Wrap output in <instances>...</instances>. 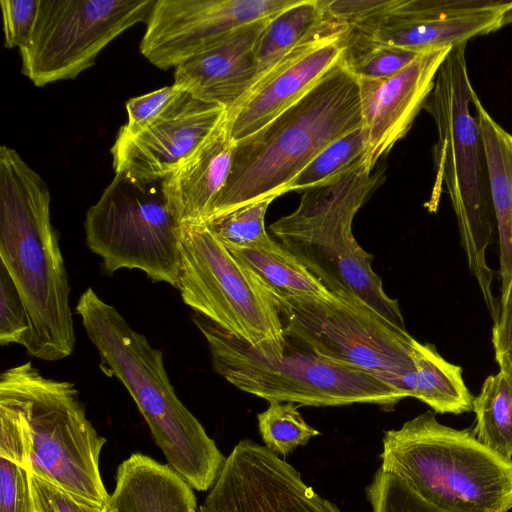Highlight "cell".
I'll list each match as a JSON object with an SVG mask.
<instances>
[{"instance_id": "e0dca14e", "label": "cell", "mask_w": 512, "mask_h": 512, "mask_svg": "<svg viewBox=\"0 0 512 512\" xmlns=\"http://www.w3.org/2000/svg\"><path fill=\"white\" fill-rule=\"evenodd\" d=\"M221 106L180 91L166 109L138 133H119L111 148L115 173L164 178L189 157L226 117Z\"/></svg>"}, {"instance_id": "44dd1931", "label": "cell", "mask_w": 512, "mask_h": 512, "mask_svg": "<svg viewBox=\"0 0 512 512\" xmlns=\"http://www.w3.org/2000/svg\"><path fill=\"white\" fill-rule=\"evenodd\" d=\"M193 488L170 465L135 453L116 473L109 512H196Z\"/></svg>"}, {"instance_id": "74e56055", "label": "cell", "mask_w": 512, "mask_h": 512, "mask_svg": "<svg viewBox=\"0 0 512 512\" xmlns=\"http://www.w3.org/2000/svg\"><path fill=\"white\" fill-rule=\"evenodd\" d=\"M512 23V3L511 5L503 12L500 19V27Z\"/></svg>"}, {"instance_id": "83f0119b", "label": "cell", "mask_w": 512, "mask_h": 512, "mask_svg": "<svg viewBox=\"0 0 512 512\" xmlns=\"http://www.w3.org/2000/svg\"><path fill=\"white\" fill-rule=\"evenodd\" d=\"M419 55L407 49L367 41L348 31L344 63L358 80H378L398 73Z\"/></svg>"}, {"instance_id": "d6a6232c", "label": "cell", "mask_w": 512, "mask_h": 512, "mask_svg": "<svg viewBox=\"0 0 512 512\" xmlns=\"http://www.w3.org/2000/svg\"><path fill=\"white\" fill-rule=\"evenodd\" d=\"M0 512H36L31 472L0 457Z\"/></svg>"}, {"instance_id": "e575fe53", "label": "cell", "mask_w": 512, "mask_h": 512, "mask_svg": "<svg viewBox=\"0 0 512 512\" xmlns=\"http://www.w3.org/2000/svg\"><path fill=\"white\" fill-rule=\"evenodd\" d=\"M180 91L173 84L129 99L126 103L128 120L119 133L131 135L143 130L166 109Z\"/></svg>"}, {"instance_id": "d4e9b609", "label": "cell", "mask_w": 512, "mask_h": 512, "mask_svg": "<svg viewBox=\"0 0 512 512\" xmlns=\"http://www.w3.org/2000/svg\"><path fill=\"white\" fill-rule=\"evenodd\" d=\"M325 17L324 0H298L273 17L256 47V74L249 90Z\"/></svg>"}, {"instance_id": "6da1fadb", "label": "cell", "mask_w": 512, "mask_h": 512, "mask_svg": "<svg viewBox=\"0 0 512 512\" xmlns=\"http://www.w3.org/2000/svg\"><path fill=\"white\" fill-rule=\"evenodd\" d=\"M46 182L6 145L0 148V263L26 307L31 356L58 361L75 346L70 285L50 216Z\"/></svg>"}, {"instance_id": "9c48e42d", "label": "cell", "mask_w": 512, "mask_h": 512, "mask_svg": "<svg viewBox=\"0 0 512 512\" xmlns=\"http://www.w3.org/2000/svg\"><path fill=\"white\" fill-rule=\"evenodd\" d=\"M180 251L183 302L261 355L282 357L287 339L273 290L203 223L181 226Z\"/></svg>"}, {"instance_id": "8fae6325", "label": "cell", "mask_w": 512, "mask_h": 512, "mask_svg": "<svg viewBox=\"0 0 512 512\" xmlns=\"http://www.w3.org/2000/svg\"><path fill=\"white\" fill-rule=\"evenodd\" d=\"M275 296L290 343L363 369L392 386L414 370L417 340L351 292Z\"/></svg>"}, {"instance_id": "52a82bcc", "label": "cell", "mask_w": 512, "mask_h": 512, "mask_svg": "<svg viewBox=\"0 0 512 512\" xmlns=\"http://www.w3.org/2000/svg\"><path fill=\"white\" fill-rule=\"evenodd\" d=\"M0 398L19 412L32 474L107 508L99 458L106 439L86 416L75 385L43 376L30 362L0 376Z\"/></svg>"}, {"instance_id": "4316f807", "label": "cell", "mask_w": 512, "mask_h": 512, "mask_svg": "<svg viewBox=\"0 0 512 512\" xmlns=\"http://www.w3.org/2000/svg\"><path fill=\"white\" fill-rule=\"evenodd\" d=\"M368 131L364 125L336 140L319 153L285 188L306 189L325 182L365 161Z\"/></svg>"}, {"instance_id": "cb8c5ba5", "label": "cell", "mask_w": 512, "mask_h": 512, "mask_svg": "<svg viewBox=\"0 0 512 512\" xmlns=\"http://www.w3.org/2000/svg\"><path fill=\"white\" fill-rule=\"evenodd\" d=\"M228 250L275 294L304 296L330 294L303 263L270 235L256 245Z\"/></svg>"}, {"instance_id": "ba28073f", "label": "cell", "mask_w": 512, "mask_h": 512, "mask_svg": "<svg viewBox=\"0 0 512 512\" xmlns=\"http://www.w3.org/2000/svg\"><path fill=\"white\" fill-rule=\"evenodd\" d=\"M193 321L207 341L214 370L239 390L268 402L316 407L363 403L390 410L407 398L363 369L321 357L288 340L282 357H265L205 317L197 314Z\"/></svg>"}, {"instance_id": "7a4b0ae2", "label": "cell", "mask_w": 512, "mask_h": 512, "mask_svg": "<svg viewBox=\"0 0 512 512\" xmlns=\"http://www.w3.org/2000/svg\"><path fill=\"white\" fill-rule=\"evenodd\" d=\"M75 310L99 353L102 370L125 386L168 464L193 489L211 488L226 458L178 398L162 352L91 287Z\"/></svg>"}, {"instance_id": "8d00e7d4", "label": "cell", "mask_w": 512, "mask_h": 512, "mask_svg": "<svg viewBox=\"0 0 512 512\" xmlns=\"http://www.w3.org/2000/svg\"><path fill=\"white\" fill-rule=\"evenodd\" d=\"M492 344L499 371L512 378V288L500 301L499 315L492 329Z\"/></svg>"}, {"instance_id": "f35d334b", "label": "cell", "mask_w": 512, "mask_h": 512, "mask_svg": "<svg viewBox=\"0 0 512 512\" xmlns=\"http://www.w3.org/2000/svg\"><path fill=\"white\" fill-rule=\"evenodd\" d=\"M107 512H109V511H107Z\"/></svg>"}, {"instance_id": "ffe728a7", "label": "cell", "mask_w": 512, "mask_h": 512, "mask_svg": "<svg viewBox=\"0 0 512 512\" xmlns=\"http://www.w3.org/2000/svg\"><path fill=\"white\" fill-rule=\"evenodd\" d=\"M234 148L225 117L189 157L164 177L166 196L181 225L206 221L227 181Z\"/></svg>"}, {"instance_id": "1f68e13d", "label": "cell", "mask_w": 512, "mask_h": 512, "mask_svg": "<svg viewBox=\"0 0 512 512\" xmlns=\"http://www.w3.org/2000/svg\"><path fill=\"white\" fill-rule=\"evenodd\" d=\"M31 324L26 307L5 267L0 263V344L26 347Z\"/></svg>"}, {"instance_id": "5bb4252c", "label": "cell", "mask_w": 512, "mask_h": 512, "mask_svg": "<svg viewBox=\"0 0 512 512\" xmlns=\"http://www.w3.org/2000/svg\"><path fill=\"white\" fill-rule=\"evenodd\" d=\"M198 512H341L267 447L238 442Z\"/></svg>"}, {"instance_id": "ac0fdd59", "label": "cell", "mask_w": 512, "mask_h": 512, "mask_svg": "<svg viewBox=\"0 0 512 512\" xmlns=\"http://www.w3.org/2000/svg\"><path fill=\"white\" fill-rule=\"evenodd\" d=\"M451 49L422 53L388 78L358 80L363 125L368 131L364 162L370 170L409 131Z\"/></svg>"}, {"instance_id": "f1b7e54d", "label": "cell", "mask_w": 512, "mask_h": 512, "mask_svg": "<svg viewBox=\"0 0 512 512\" xmlns=\"http://www.w3.org/2000/svg\"><path fill=\"white\" fill-rule=\"evenodd\" d=\"M257 419L265 447L284 457L320 434L303 419L298 406L292 402H269Z\"/></svg>"}, {"instance_id": "d6986e66", "label": "cell", "mask_w": 512, "mask_h": 512, "mask_svg": "<svg viewBox=\"0 0 512 512\" xmlns=\"http://www.w3.org/2000/svg\"><path fill=\"white\" fill-rule=\"evenodd\" d=\"M272 18L242 25L181 63L173 84L202 102L229 110L252 85L256 47Z\"/></svg>"}, {"instance_id": "5b68a950", "label": "cell", "mask_w": 512, "mask_h": 512, "mask_svg": "<svg viewBox=\"0 0 512 512\" xmlns=\"http://www.w3.org/2000/svg\"><path fill=\"white\" fill-rule=\"evenodd\" d=\"M383 171L365 162L304 189L298 207L269 226V231L329 292L348 291L379 314L405 328L398 301L383 289L366 252L352 232L353 219L380 185Z\"/></svg>"}, {"instance_id": "4dcf8cb0", "label": "cell", "mask_w": 512, "mask_h": 512, "mask_svg": "<svg viewBox=\"0 0 512 512\" xmlns=\"http://www.w3.org/2000/svg\"><path fill=\"white\" fill-rule=\"evenodd\" d=\"M366 492L373 512H450L424 499L397 474L381 468Z\"/></svg>"}, {"instance_id": "f546056e", "label": "cell", "mask_w": 512, "mask_h": 512, "mask_svg": "<svg viewBox=\"0 0 512 512\" xmlns=\"http://www.w3.org/2000/svg\"><path fill=\"white\" fill-rule=\"evenodd\" d=\"M276 196L266 197L203 223L228 248H246L269 236L265 214Z\"/></svg>"}, {"instance_id": "8992f818", "label": "cell", "mask_w": 512, "mask_h": 512, "mask_svg": "<svg viewBox=\"0 0 512 512\" xmlns=\"http://www.w3.org/2000/svg\"><path fill=\"white\" fill-rule=\"evenodd\" d=\"M381 469L450 512H509L512 459L480 442L472 430L440 423L426 411L385 432Z\"/></svg>"}, {"instance_id": "836d02e7", "label": "cell", "mask_w": 512, "mask_h": 512, "mask_svg": "<svg viewBox=\"0 0 512 512\" xmlns=\"http://www.w3.org/2000/svg\"><path fill=\"white\" fill-rule=\"evenodd\" d=\"M4 45L20 49L29 40L39 12L40 0H2Z\"/></svg>"}, {"instance_id": "3957f363", "label": "cell", "mask_w": 512, "mask_h": 512, "mask_svg": "<svg viewBox=\"0 0 512 512\" xmlns=\"http://www.w3.org/2000/svg\"><path fill=\"white\" fill-rule=\"evenodd\" d=\"M362 125L359 82L343 59L294 104L235 142L227 181L205 222L284 194L319 153Z\"/></svg>"}, {"instance_id": "30bf717a", "label": "cell", "mask_w": 512, "mask_h": 512, "mask_svg": "<svg viewBox=\"0 0 512 512\" xmlns=\"http://www.w3.org/2000/svg\"><path fill=\"white\" fill-rule=\"evenodd\" d=\"M181 224L164 188V178L115 173L86 213V244L113 274L137 269L155 282L177 287Z\"/></svg>"}, {"instance_id": "9a60e30c", "label": "cell", "mask_w": 512, "mask_h": 512, "mask_svg": "<svg viewBox=\"0 0 512 512\" xmlns=\"http://www.w3.org/2000/svg\"><path fill=\"white\" fill-rule=\"evenodd\" d=\"M512 1L389 0L368 22L350 28L352 35L378 44L422 54L467 43L499 30Z\"/></svg>"}, {"instance_id": "4fadbf2b", "label": "cell", "mask_w": 512, "mask_h": 512, "mask_svg": "<svg viewBox=\"0 0 512 512\" xmlns=\"http://www.w3.org/2000/svg\"><path fill=\"white\" fill-rule=\"evenodd\" d=\"M298 0H156L140 42L142 55L167 70L238 27L271 18Z\"/></svg>"}, {"instance_id": "7402d4cb", "label": "cell", "mask_w": 512, "mask_h": 512, "mask_svg": "<svg viewBox=\"0 0 512 512\" xmlns=\"http://www.w3.org/2000/svg\"><path fill=\"white\" fill-rule=\"evenodd\" d=\"M475 117L483 139L492 206L499 240L501 299L512 288V134L486 110L475 93Z\"/></svg>"}, {"instance_id": "484cf974", "label": "cell", "mask_w": 512, "mask_h": 512, "mask_svg": "<svg viewBox=\"0 0 512 512\" xmlns=\"http://www.w3.org/2000/svg\"><path fill=\"white\" fill-rule=\"evenodd\" d=\"M472 410L477 439L512 459V378L502 371L488 376L473 399Z\"/></svg>"}, {"instance_id": "7c38bea8", "label": "cell", "mask_w": 512, "mask_h": 512, "mask_svg": "<svg viewBox=\"0 0 512 512\" xmlns=\"http://www.w3.org/2000/svg\"><path fill=\"white\" fill-rule=\"evenodd\" d=\"M156 0H40L22 73L38 87L69 80L94 65L116 37L147 22Z\"/></svg>"}, {"instance_id": "277c9868", "label": "cell", "mask_w": 512, "mask_h": 512, "mask_svg": "<svg viewBox=\"0 0 512 512\" xmlns=\"http://www.w3.org/2000/svg\"><path fill=\"white\" fill-rule=\"evenodd\" d=\"M466 44L455 45L441 65L424 109L437 131L433 149L436 181L432 201L444 184L456 216L461 244L486 307L496 321L500 304L492 291L493 271L486 258L496 227L485 147L475 114V94L466 61Z\"/></svg>"}, {"instance_id": "603a6c76", "label": "cell", "mask_w": 512, "mask_h": 512, "mask_svg": "<svg viewBox=\"0 0 512 512\" xmlns=\"http://www.w3.org/2000/svg\"><path fill=\"white\" fill-rule=\"evenodd\" d=\"M414 370L400 377L394 387L427 404L434 412L461 414L472 411L473 395L462 368L445 360L432 344L416 341Z\"/></svg>"}, {"instance_id": "2e32d148", "label": "cell", "mask_w": 512, "mask_h": 512, "mask_svg": "<svg viewBox=\"0 0 512 512\" xmlns=\"http://www.w3.org/2000/svg\"><path fill=\"white\" fill-rule=\"evenodd\" d=\"M349 27L326 13L325 19L285 55L226 113L229 134L237 142L290 107L339 64Z\"/></svg>"}, {"instance_id": "d590c367", "label": "cell", "mask_w": 512, "mask_h": 512, "mask_svg": "<svg viewBox=\"0 0 512 512\" xmlns=\"http://www.w3.org/2000/svg\"><path fill=\"white\" fill-rule=\"evenodd\" d=\"M36 512H107L31 473Z\"/></svg>"}]
</instances>
